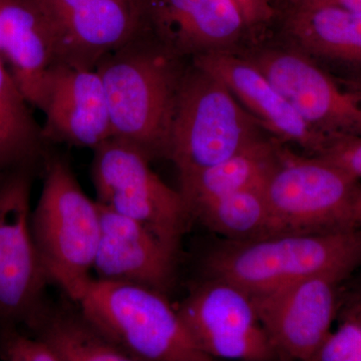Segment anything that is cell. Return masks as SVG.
<instances>
[{
	"label": "cell",
	"mask_w": 361,
	"mask_h": 361,
	"mask_svg": "<svg viewBox=\"0 0 361 361\" xmlns=\"http://www.w3.org/2000/svg\"><path fill=\"white\" fill-rule=\"evenodd\" d=\"M23 329L47 344L59 361H134L66 293L47 298Z\"/></svg>",
	"instance_id": "17"
},
{
	"label": "cell",
	"mask_w": 361,
	"mask_h": 361,
	"mask_svg": "<svg viewBox=\"0 0 361 361\" xmlns=\"http://www.w3.org/2000/svg\"><path fill=\"white\" fill-rule=\"evenodd\" d=\"M139 149L111 137L94 149L92 180L97 202L149 230L169 250L180 256L191 214L179 190L152 170Z\"/></svg>",
	"instance_id": "6"
},
{
	"label": "cell",
	"mask_w": 361,
	"mask_h": 361,
	"mask_svg": "<svg viewBox=\"0 0 361 361\" xmlns=\"http://www.w3.org/2000/svg\"><path fill=\"white\" fill-rule=\"evenodd\" d=\"M193 65L217 78L261 128L279 142L295 144L315 156L326 135L311 128L288 99L249 59L228 51H213L194 56Z\"/></svg>",
	"instance_id": "14"
},
{
	"label": "cell",
	"mask_w": 361,
	"mask_h": 361,
	"mask_svg": "<svg viewBox=\"0 0 361 361\" xmlns=\"http://www.w3.org/2000/svg\"><path fill=\"white\" fill-rule=\"evenodd\" d=\"M360 180L317 156L280 147L264 192L285 234L355 229L353 205Z\"/></svg>",
	"instance_id": "7"
},
{
	"label": "cell",
	"mask_w": 361,
	"mask_h": 361,
	"mask_svg": "<svg viewBox=\"0 0 361 361\" xmlns=\"http://www.w3.org/2000/svg\"><path fill=\"white\" fill-rule=\"evenodd\" d=\"M336 6H341L350 9V11L361 13V0H337Z\"/></svg>",
	"instance_id": "29"
},
{
	"label": "cell",
	"mask_w": 361,
	"mask_h": 361,
	"mask_svg": "<svg viewBox=\"0 0 361 361\" xmlns=\"http://www.w3.org/2000/svg\"><path fill=\"white\" fill-rule=\"evenodd\" d=\"M44 184L30 215L33 241L51 283L75 300L84 295L101 236L97 201L87 196L59 154H45Z\"/></svg>",
	"instance_id": "3"
},
{
	"label": "cell",
	"mask_w": 361,
	"mask_h": 361,
	"mask_svg": "<svg viewBox=\"0 0 361 361\" xmlns=\"http://www.w3.org/2000/svg\"><path fill=\"white\" fill-rule=\"evenodd\" d=\"M246 28L232 0H145V30L177 58L227 51Z\"/></svg>",
	"instance_id": "15"
},
{
	"label": "cell",
	"mask_w": 361,
	"mask_h": 361,
	"mask_svg": "<svg viewBox=\"0 0 361 361\" xmlns=\"http://www.w3.org/2000/svg\"><path fill=\"white\" fill-rule=\"evenodd\" d=\"M192 220L228 241H258L286 235L272 210L264 189H248L190 207Z\"/></svg>",
	"instance_id": "21"
},
{
	"label": "cell",
	"mask_w": 361,
	"mask_h": 361,
	"mask_svg": "<svg viewBox=\"0 0 361 361\" xmlns=\"http://www.w3.org/2000/svg\"><path fill=\"white\" fill-rule=\"evenodd\" d=\"M281 142L256 140L226 160L198 172L179 176L188 206L248 189H264L279 161Z\"/></svg>",
	"instance_id": "18"
},
{
	"label": "cell",
	"mask_w": 361,
	"mask_h": 361,
	"mask_svg": "<svg viewBox=\"0 0 361 361\" xmlns=\"http://www.w3.org/2000/svg\"><path fill=\"white\" fill-rule=\"evenodd\" d=\"M179 59L144 30L96 66L106 92L111 137L151 161L166 157L185 73Z\"/></svg>",
	"instance_id": "1"
},
{
	"label": "cell",
	"mask_w": 361,
	"mask_h": 361,
	"mask_svg": "<svg viewBox=\"0 0 361 361\" xmlns=\"http://www.w3.org/2000/svg\"><path fill=\"white\" fill-rule=\"evenodd\" d=\"M102 331L134 361H211L168 296L123 282L90 280L78 300Z\"/></svg>",
	"instance_id": "5"
},
{
	"label": "cell",
	"mask_w": 361,
	"mask_h": 361,
	"mask_svg": "<svg viewBox=\"0 0 361 361\" xmlns=\"http://www.w3.org/2000/svg\"><path fill=\"white\" fill-rule=\"evenodd\" d=\"M176 310L195 343L213 360H281L251 296L237 285L201 276Z\"/></svg>",
	"instance_id": "9"
},
{
	"label": "cell",
	"mask_w": 361,
	"mask_h": 361,
	"mask_svg": "<svg viewBox=\"0 0 361 361\" xmlns=\"http://www.w3.org/2000/svg\"><path fill=\"white\" fill-rule=\"evenodd\" d=\"M287 26L308 54L361 70V13L341 6L296 7Z\"/></svg>",
	"instance_id": "19"
},
{
	"label": "cell",
	"mask_w": 361,
	"mask_h": 361,
	"mask_svg": "<svg viewBox=\"0 0 361 361\" xmlns=\"http://www.w3.org/2000/svg\"><path fill=\"white\" fill-rule=\"evenodd\" d=\"M243 16L247 28L264 25L274 18L275 11L270 0H232Z\"/></svg>",
	"instance_id": "25"
},
{
	"label": "cell",
	"mask_w": 361,
	"mask_h": 361,
	"mask_svg": "<svg viewBox=\"0 0 361 361\" xmlns=\"http://www.w3.org/2000/svg\"><path fill=\"white\" fill-rule=\"evenodd\" d=\"M361 267V228L220 242L201 259V276L237 285L249 295L317 275L350 276Z\"/></svg>",
	"instance_id": "2"
},
{
	"label": "cell",
	"mask_w": 361,
	"mask_h": 361,
	"mask_svg": "<svg viewBox=\"0 0 361 361\" xmlns=\"http://www.w3.org/2000/svg\"><path fill=\"white\" fill-rule=\"evenodd\" d=\"M353 224L356 228H361V185L353 205Z\"/></svg>",
	"instance_id": "28"
},
{
	"label": "cell",
	"mask_w": 361,
	"mask_h": 361,
	"mask_svg": "<svg viewBox=\"0 0 361 361\" xmlns=\"http://www.w3.org/2000/svg\"><path fill=\"white\" fill-rule=\"evenodd\" d=\"M32 108L0 59V175L44 161L47 144Z\"/></svg>",
	"instance_id": "20"
},
{
	"label": "cell",
	"mask_w": 361,
	"mask_h": 361,
	"mask_svg": "<svg viewBox=\"0 0 361 361\" xmlns=\"http://www.w3.org/2000/svg\"><path fill=\"white\" fill-rule=\"evenodd\" d=\"M349 276L317 275L250 295L261 324L282 360L313 361L331 332L339 288Z\"/></svg>",
	"instance_id": "10"
},
{
	"label": "cell",
	"mask_w": 361,
	"mask_h": 361,
	"mask_svg": "<svg viewBox=\"0 0 361 361\" xmlns=\"http://www.w3.org/2000/svg\"><path fill=\"white\" fill-rule=\"evenodd\" d=\"M311 128L324 135H361V92L342 90L300 52L271 49L249 59Z\"/></svg>",
	"instance_id": "11"
},
{
	"label": "cell",
	"mask_w": 361,
	"mask_h": 361,
	"mask_svg": "<svg viewBox=\"0 0 361 361\" xmlns=\"http://www.w3.org/2000/svg\"><path fill=\"white\" fill-rule=\"evenodd\" d=\"M315 156L361 180V135H327Z\"/></svg>",
	"instance_id": "24"
},
{
	"label": "cell",
	"mask_w": 361,
	"mask_h": 361,
	"mask_svg": "<svg viewBox=\"0 0 361 361\" xmlns=\"http://www.w3.org/2000/svg\"><path fill=\"white\" fill-rule=\"evenodd\" d=\"M40 111L47 144L94 149L111 137L106 92L96 68L54 63Z\"/></svg>",
	"instance_id": "12"
},
{
	"label": "cell",
	"mask_w": 361,
	"mask_h": 361,
	"mask_svg": "<svg viewBox=\"0 0 361 361\" xmlns=\"http://www.w3.org/2000/svg\"><path fill=\"white\" fill-rule=\"evenodd\" d=\"M21 326H0V360L59 361L51 348Z\"/></svg>",
	"instance_id": "23"
},
{
	"label": "cell",
	"mask_w": 361,
	"mask_h": 361,
	"mask_svg": "<svg viewBox=\"0 0 361 361\" xmlns=\"http://www.w3.org/2000/svg\"><path fill=\"white\" fill-rule=\"evenodd\" d=\"M99 207L101 236L92 268L97 279L137 285L168 296L177 283L180 256L140 223Z\"/></svg>",
	"instance_id": "13"
},
{
	"label": "cell",
	"mask_w": 361,
	"mask_h": 361,
	"mask_svg": "<svg viewBox=\"0 0 361 361\" xmlns=\"http://www.w3.org/2000/svg\"><path fill=\"white\" fill-rule=\"evenodd\" d=\"M313 361H361V317L343 310L336 331L330 332Z\"/></svg>",
	"instance_id": "22"
},
{
	"label": "cell",
	"mask_w": 361,
	"mask_h": 361,
	"mask_svg": "<svg viewBox=\"0 0 361 361\" xmlns=\"http://www.w3.org/2000/svg\"><path fill=\"white\" fill-rule=\"evenodd\" d=\"M35 172L21 167L0 175V326H25L51 283L30 228Z\"/></svg>",
	"instance_id": "8"
},
{
	"label": "cell",
	"mask_w": 361,
	"mask_h": 361,
	"mask_svg": "<svg viewBox=\"0 0 361 361\" xmlns=\"http://www.w3.org/2000/svg\"><path fill=\"white\" fill-rule=\"evenodd\" d=\"M259 128L220 80L193 65L180 80L166 158L179 176L192 174L262 137Z\"/></svg>",
	"instance_id": "4"
},
{
	"label": "cell",
	"mask_w": 361,
	"mask_h": 361,
	"mask_svg": "<svg viewBox=\"0 0 361 361\" xmlns=\"http://www.w3.org/2000/svg\"><path fill=\"white\" fill-rule=\"evenodd\" d=\"M4 61L32 108L44 104L47 77L56 63L51 30L32 0H0Z\"/></svg>",
	"instance_id": "16"
},
{
	"label": "cell",
	"mask_w": 361,
	"mask_h": 361,
	"mask_svg": "<svg viewBox=\"0 0 361 361\" xmlns=\"http://www.w3.org/2000/svg\"><path fill=\"white\" fill-rule=\"evenodd\" d=\"M296 7L336 6L337 0H295Z\"/></svg>",
	"instance_id": "27"
},
{
	"label": "cell",
	"mask_w": 361,
	"mask_h": 361,
	"mask_svg": "<svg viewBox=\"0 0 361 361\" xmlns=\"http://www.w3.org/2000/svg\"><path fill=\"white\" fill-rule=\"evenodd\" d=\"M344 310L350 311V312L355 313L356 315L361 317V281L358 284L357 288L355 293L351 296L350 301Z\"/></svg>",
	"instance_id": "26"
}]
</instances>
